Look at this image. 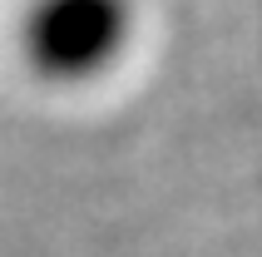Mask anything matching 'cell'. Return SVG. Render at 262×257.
Segmentation results:
<instances>
[{"label": "cell", "mask_w": 262, "mask_h": 257, "mask_svg": "<svg viewBox=\"0 0 262 257\" xmlns=\"http://www.w3.org/2000/svg\"><path fill=\"white\" fill-rule=\"evenodd\" d=\"M129 40V0H30L20 15V55L50 84H84L109 74Z\"/></svg>", "instance_id": "cell-1"}]
</instances>
